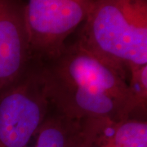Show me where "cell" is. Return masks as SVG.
I'll list each match as a JSON object with an SVG mask.
<instances>
[{"instance_id":"cell-2","label":"cell","mask_w":147,"mask_h":147,"mask_svg":"<svg viewBox=\"0 0 147 147\" xmlns=\"http://www.w3.org/2000/svg\"><path fill=\"white\" fill-rule=\"evenodd\" d=\"M74 42L126 72L147 65V0H93Z\"/></svg>"},{"instance_id":"cell-9","label":"cell","mask_w":147,"mask_h":147,"mask_svg":"<svg viewBox=\"0 0 147 147\" xmlns=\"http://www.w3.org/2000/svg\"><path fill=\"white\" fill-rule=\"evenodd\" d=\"M83 147H117L114 146H86L84 143H83Z\"/></svg>"},{"instance_id":"cell-3","label":"cell","mask_w":147,"mask_h":147,"mask_svg":"<svg viewBox=\"0 0 147 147\" xmlns=\"http://www.w3.org/2000/svg\"><path fill=\"white\" fill-rule=\"evenodd\" d=\"M51 109L34 60L0 93V147H26Z\"/></svg>"},{"instance_id":"cell-5","label":"cell","mask_w":147,"mask_h":147,"mask_svg":"<svg viewBox=\"0 0 147 147\" xmlns=\"http://www.w3.org/2000/svg\"><path fill=\"white\" fill-rule=\"evenodd\" d=\"M22 0H0V93L34 62Z\"/></svg>"},{"instance_id":"cell-4","label":"cell","mask_w":147,"mask_h":147,"mask_svg":"<svg viewBox=\"0 0 147 147\" xmlns=\"http://www.w3.org/2000/svg\"><path fill=\"white\" fill-rule=\"evenodd\" d=\"M93 0H29L26 19L34 59L53 57L84 23Z\"/></svg>"},{"instance_id":"cell-6","label":"cell","mask_w":147,"mask_h":147,"mask_svg":"<svg viewBox=\"0 0 147 147\" xmlns=\"http://www.w3.org/2000/svg\"><path fill=\"white\" fill-rule=\"evenodd\" d=\"M81 122L84 142L88 146L147 147L146 119L92 118Z\"/></svg>"},{"instance_id":"cell-8","label":"cell","mask_w":147,"mask_h":147,"mask_svg":"<svg viewBox=\"0 0 147 147\" xmlns=\"http://www.w3.org/2000/svg\"><path fill=\"white\" fill-rule=\"evenodd\" d=\"M127 70L132 119L146 120L147 114V65H131Z\"/></svg>"},{"instance_id":"cell-7","label":"cell","mask_w":147,"mask_h":147,"mask_svg":"<svg viewBox=\"0 0 147 147\" xmlns=\"http://www.w3.org/2000/svg\"><path fill=\"white\" fill-rule=\"evenodd\" d=\"M81 121L71 119L51 107L26 147H83Z\"/></svg>"},{"instance_id":"cell-1","label":"cell","mask_w":147,"mask_h":147,"mask_svg":"<svg viewBox=\"0 0 147 147\" xmlns=\"http://www.w3.org/2000/svg\"><path fill=\"white\" fill-rule=\"evenodd\" d=\"M38 61L47 100L58 113L78 121L132 119L125 70L74 41L53 57Z\"/></svg>"}]
</instances>
